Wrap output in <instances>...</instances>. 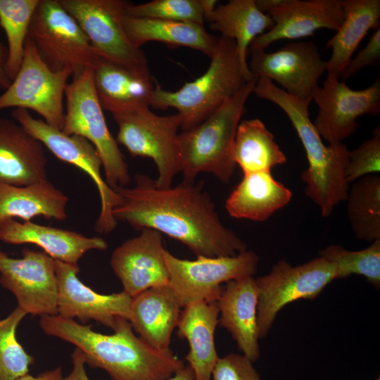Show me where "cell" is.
Returning <instances> with one entry per match:
<instances>
[{"label": "cell", "mask_w": 380, "mask_h": 380, "mask_svg": "<svg viewBox=\"0 0 380 380\" xmlns=\"http://www.w3.org/2000/svg\"><path fill=\"white\" fill-rule=\"evenodd\" d=\"M11 116L57 158L75 165L91 179L97 188L101 201L95 230L102 234L113 232L118 224L113 211L120 200L101 175L102 162L95 147L82 137L67 134L49 125L43 120L33 118L27 110L15 108Z\"/></svg>", "instance_id": "4fadbf2b"}, {"label": "cell", "mask_w": 380, "mask_h": 380, "mask_svg": "<svg viewBox=\"0 0 380 380\" xmlns=\"http://www.w3.org/2000/svg\"><path fill=\"white\" fill-rule=\"evenodd\" d=\"M255 4L274 25L253 40L251 53L265 51L279 40L313 36L319 29L337 31L344 18L341 0H255Z\"/></svg>", "instance_id": "2e32d148"}, {"label": "cell", "mask_w": 380, "mask_h": 380, "mask_svg": "<svg viewBox=\"0 0 380 380\" xmlns=\"http://www.w3.org/2000/svg\"><path fill=\"white\" fill-rule=\"evenodd\" d=\"M216 301L220 326L231 334L242 355L252 362L257 361L260 353L255 279L246 277L227 282Z\"/></svg>", "instance_id": "7402d4cb"}, {"label": "cell", "mask_w": 380, "mask_h": 380, "mask_svg": "<svg viewBox=\"0 0 380 380\" xmlns=\"http://www.w3.org/2000/svg\"><path fill=\"white\" fill-rule=\"evenodd\" d=\"M27 314L16 308L6 318L0 319V380H16L28 374L34 363L17 341L16 329Z\"/></svg>", "instance_id": "e575fe53"}, {"label": "cell", "mask_w": 380, "mask_h": 380, "mask_svg": "<svg viewBox=\"0 0 380 380\" xmlns=\"http://www.w3.org/2000/svg\"><path fill=\"white\" fill-rule=\"evenodd\" d=\"M336 279L334 265L320 256L297 266L281 260L268 274L256 279L259 339L266 336L285 305L299 299H315Z\"/></svg>", "instance_id": "8fae6325"}, {"label": "cell", "mask_w": 380, "mask_h": 380, "mask_svg": "<svg viewBox=\"0 0 380 380\" xmlns=\"http://www.w3.org/2000/svg\"><path fill=\"white\" fill-rule=\"evenodd\" d=\"M349 187L346 213L355 236L369 243L380 239V177L371 175Z\"/></svg>", "instance_id": "1f68e13d"}, {"label": "cell", "mask_w": 380, "mask_h": 380, "mask_svg": "<svg viewBox=\"0 0 380 380\" xmlns=\"http://www.w3.org/2000/svg\"><path fill=\"white\" fill-rule=\"evenodd\" d=\"M45 179L44 145L14 120L0 117V183L21 186Z\"/></svg>", "instance_id": "ffe728a7"}, {"label": "cell", "mask_w": 380, "mask_h": 380, "mask_svg": "<svg viewBox=\"0 0 380 380\" xmlns=\"http://www.w3.org/2000/svg\"><path fill=\"white\" fill-rule=\"evenodd\" d=\"M39 0H0V25L7 43L6 72L11 80L23 61L30 25Z\"/></svg>", "instance_id": "d6a6232c"}, {"label": "cell", "mask_w": 380, "mask_h": 380, "mask_svg": "<svg viewBox=\"0 0 380 380\" xmlns=\"http://www.w3.org/2000/svg\"><path fill=\"white\" fill-rule=\"evenodd\" d=\"M72 70H53L44 61L34 42L27 37L20 68L8 87L0 95V111L8 108L32 110L49 125L62 130L63 97Z\"/></svg>", "instance_id": "ba28073f"}, {"label": "cell", "mask_w": 380, "mask_h": 380, "mask_svg": "<svg viewBox=\"0 0 380 380\" xmlns=\"http://www.w3.org/2000/svg\"><path fill=\"white\" fill-rule=\"evenodd\" d=\"M251 72L278 83L289 94L312 100L318 81L326 72V61L312 42H292L274 52H251Z\"/></svg>", "instance_id": "e0dca14e"}, {"label": "cell", "mask_w": 380, "mask_h": 380, "mask_svg": "<svg viewBox=\"0 0 380 380\" xmlns=\"http://www.w3.org/2000/svg\"><path fill=\"white\" fill-rule=\"evenodd\" d=\"M376 380H380V378L376 379Z\"/></svg>", "instance_id": "7bdbcfd3"}, {"label": "cell", "mask_w": 380, "mask_h": 380, "mask_svg": "<svg viewBox=\"0 0 380 380\" xmlns=\"http://www.w3.org/2000/svg\"><path fill=\"white\" fill-rule=\"evenodd\" d=\"M240 61L235 42L221 37L206 71L179 90H164L158 83L150 106L174 108L182 119L181 129H191L214 113L247 82L256 78Z\"/></svg>", "instance_id": "277c9868"}, {"label": "cell", "mask_w": 380, "mask_h": 380, "mask_svg": "<svg viewBox=\"0 0 380 380\" xmlns=\"http://www.w3.org/2000/svg\"><path fill=\"white\" fill-rule=\"evenodd\" d=\"M181 308L169 284L153 287L132 297L128 321L146 344L166 351L170 350Z\"/></svg>", "instance_id": "603a6c76"}, {"label": "cell", "mask_w": 380, "mask_h": 380, "mask_svg": "<svg viewBox=\"0 0 380 380\" xmlns=\"http://www.w3.org/2000/svg\"><path fill=\"white\" fill-rule=\"evenodd\" d=\"M39 326L46 334L75 346L85 364L104 369L112 380H165L184 367L171 350H157L137 336L125 318L110 335L58 315L42 316Z\"/></svg>", "instance_id": "7a4b0ae2"}, {"label": "cell", "mask_w": 380, "mask_h": 380, "mask_svg": "<svg viewBox=\"0 0 380 380\" xmlns=\"http://www.w3.org/2000/svg\"><path fill=\"white\" fill-rule=\"evenodd\" d=\"M0 241L14 245L34 244L53 259L75 265L88 251L108 248L101 237H87L74 231L15 219L0 224Z\"/></svg>", "instance_id": "44dd1931"}, {"label": "cell", "mask_w": 380, "mask_h": 380, "mask_svg": "<svg viewBox=\"0 0 380 380\" xmlns=\"http://www.w3.org/2000/svg\"><path fill=\"white\" fill-rule=\"evenodd\" d=\"M344 18L326 48L331 55L326 61L327 75L339 77L362 39L379 27V0H341Z\"/></svg>", "instance_id": "f1b7e54d"}, {"label": "cell", "mask_w": 380, "mask_h": 380, "mask_svg": "<svg viewBox=\"0 0 380 380\" xmlns=\"http://www.w3.org/2000/svg\"><path fill=\"white\" fill-rule=\"evenodd\" d=\"M72 369L71 372L63 377L62 380H90L84 368V357L82 352L75 348L72 353ZM193 371L189 366H184L177 372L172 376L165 380H194Z\"/></svg>", "instance_id": "ab89813d"}, {"label": "cell", "mask_w": 380, "mask_h": 380, "mask_svg": "<svg viewBox=\"0 0 380 380\" xmlns=\"http://www.w3.org/2000/svg\"><path fill=\"white\" fill-rule=\"evenodd\" d=\"M7 49L0 44V89H6L11 83L6 72Z\"/></svg>", "instance_id": "b9f144b4"}, {"label": "cell", "mask_w": 380, "mask_h": 380, "mask_svg": "<svg viewBox=\"0 0 380 380\" xmlns=\"http://www.w3.org/2000/svg\"><path fill=\"white\" fill-rule=\"evenodd\" d=\"M55 265L58 315L82 324L94 320L113 330L120 319H129L132 297L124 291L100 294L79 279L78 265L56 260Z\"/></svg>", "instance_id": "ac0fdd59"}, {"label": "cell", "mask_w": 380, "mask_h": 380, "mask_svg": "<svg viewBox=\"0 0 380 380\" xmlns=\"http://www.w3.org/2000/svg\"><path fill=\"white\" fill-rule=\"evenodd\" d=\"M0 284L27 315H57L55 260L44 251L24 248L22 258H15L0 246Z\"/></svg>", "instance_id": "9a60e30c"}, {"label": "cell", "mask_w": 380, "mask_h": 380, "mask_svg": "<svg viewBox=\"0 0 380 380\" xmlns=\"http://www.w3.org/2000/svg\"><path fill=\"white\" fill-rule=\"evenodd\" d=\"M205 20L211 30L235 42L240 61L248 71L251 70L246 59L251 42L274 25L271 17L258 8L255 0H231L218 4Z\"/></svg>", "instance_id": "f546056e"}, {"label": "cell", "mask_w": 380, "mask_h": 380, "mask_svg": "<svg viewBox=\"0 0 380 380\" xmlns=\"http://www.w3.org/2000/svg\"><path fill=\"white\" fill-rule=\"evenodd\" d=\"M63 378L61 367H58L53 369L45 371L37 376L27 374L16 380H62Z\"/></svg>", "instance_id": "60d3db41"}, {"label": "cell", "mask_w": 380, "mask_h": 380, "mask_svg": "<svg viewBox=\"0 0 380 380\" xmlns=\"http://www.w3.org/2000/svg\"><path fill=\"white\" fill-rule=\"evenodd\" d=\"M234 159L243 174L271 172L286 162L274 137L258 118L240 122L234 140Z\"/></svg>", "instance_id": "4dcf8cb0"}, {"label": "cell", "mask_w": 380, "mask_h": 380, "mask_svg": "<svg viewBox=\"0 0 380 380\" xmlns=\"http://www.w3.org/2000/svg\"><path fill=\"white\" fill-rule=\"evenodd\" d=\"M312 99L319 107L313 124L321 138L329 144L341 143L356 132L359 117L379 115L380 77L367 88L353 90L339 77L327 75Z\"/></svg>", "instance_id": "5bb4252c"}, {"label": "cell", "mask_w": 380, "mask_h": 380, "mask_svg": "<svg viewBox=\"0 0 380 380\" xmlns=\"http://www.w3.org/2000/svg\"><path fill=\"white\" fill-rule=\"evenodd\" d=\"M379 172L380 127L378 126L374 129L371 138L350 151L346 177L350 184L363 177Z\"/></svg>", "instance_id": "8d00e7d4"}, {"label": "cell", "mask_w": 380, "mask_h": 380, "mask_svg": "<svg viewBox=\"0 0 380 380\" xmlns=\"http://www.w3.org/2000/svg\"><path fill=\"white\" fill-rule=\"evenodd\" d=\"M219 315L216 300L196 302L181 311L177 334L188 342L189 352L185 360L193 371L194 380H211L219 358L215 344Z\"/></svg>", "instance_id": "d4e9b609"}, {"label": "cell", "mask_w": 380, "mask_h": 380, "mask_svg": "<svg viewBox=\"0 0 380 380\" xmlns=\"http://www.w3.org/2000/svg\"><path fill=\"white\" fill-rule=\"evenodd\" d=\"M122 23L127 37L138 48L148 42L156 41L169 46L189 47L210 58L219 41L203 25L194 23L135 18L125 14Z\"/></svg>", "instance_id": "83f0119b"}, {"label": "cell", "mask_w": 380, "mask_h": 380, "mask_svg": "<svg viewBox=\"0 0 380 380\" xmlns=\"http://www.w3.org/2000/svg\"><path fill=\"white\" fill-rule=\"evenodd\" d=\"M65 96L66 110L62 131L88 140L102 162L105 181L114 189L131 182L128 165L109 131L94 82V68H89L72 76Z\"/></svg>", "instance_id": "8992f818"}, {"label": "cell", "mask_w": 380, "mask_h": 380, "mask_svg": "<svg viewBox=\"0 0 380 380\" xmlns=\"http://www.w3.org/2000/svg\"><path fill=\"white\" fill-rule=\"evenodd\" d=\"M164 258L169 286L182 308L199 301L217 300L223 283L253 277L259 262L258 255L248 250L234 256L197 257L194 260L177 258L165 250Z\"/></svg>", "instance_id": "30bf717a"}, {"label": "cell", "mask_w": 380, "mask_h": 380, "mask_svg": "<svg viewBox=\"0 0 380 380\" xmlns=\"http://www.w3.org/2000/svg\"><path fill=\"white\" fill-rule=\"evenodd\" d=\"M41 56L53 70L70 68L72 76L94 68L102 57L60 0H39L28 32Z\"/></svg>", "instance_id": "9c48e42d"}, {"label": "cell", "mask_w": 380, "mask_h": 380, "mask_svg": "<svg viewBox=\"0 0 380 380\" xmlns=\"http://www.w3.org/2000/svg\"><path fill=\"white\" fill-rule=\"evenodd\" d=\"M68 198L48 179L26 186L0 183V224L8 219L24 222L35 217L65 220Z\"/></svg>", "instance_id": "4316f807"}, {"label": "cell", "mask_w": 380, "mask_h": 380, "mask_svg": "<svg viewBox=\"0 0 380 380\" xmlns=\"http://www.w3.org/2000/svg\"><path fill=\"white\" fill-rule=\"evenodd\" d=\"M258 77L196 127L179 134L183 179L194 182L200 173H210L227 184L234 172V144L245 104L253 93Z\"/></svg>", "instance_id": "5b68a950"}, {"label": "cell", "mask_w": 380, "mask_h": 380, "mask_svg": "<svg viewBox=\"0 0 380 380\" xmlns=\"http://www.w3.org/2000/svg\"><path fill=\"white\" fill-rule=\"evenodd\" d=\"M291 198L292 192L270 171L245 173L227 198L225 208L234 218L263 222Z\"/></svg>", "instance_id": "484cf974"}, {"label": "cell", "mask_w": 380, "mask_h": 380, "mask_svg": "<svg viewBox=\"0 0 380 380\" xmlns=\"http://www.w3.org/2000/svg\"><path fill=\"white\" fill-rule=\"evenodd\" d=\"M319 256L334 265L336 279L362 275L376 289L380 288V239L356 251L330 245L320 251Z\"/></svg>", "instance_id": "836d02e7"}, {"label": "cell", "mask_w": 380, "mask_h": 380, "mask_svg": "<svg viewBox=\"0 0 380 380\" xmlns=\"http://www.w3.org/2000/svg\"><path fill=\"white\" fill-rule=\"evenodd\" d=\"M112 115L118 127V144L125 146L133 157L151 158L158 173L156 184L163 188L171 186L174 178L182 170L179 115H158L148 106Z\"/></svg>", "instance_id": "52a82bcc"}, {"label": "cell", "mask_w": 380, "mask_h": 380, "mask_svg": "<svg viewBox=\"0 0 380 380\" xmlns=\"http://www.w3.org/2000/svg\"><path fill=\"white\" fill-rule=\"evenodd\" d=\"M125 15L199 25H203L205 21L203 0H153L138 5L130 3Z\"/></svg>", "instance_id": "d590c367"}, {"label": "cell", "mask_w": 380, "mask_h": 380, "mask_svg": "<svg viewBox=\"0 0 380 380\" xmlns=\"http://www.w3.org/2000/svg\"><path fill=\"white\" fill-rule=\"evenodd\" d=\"M140 232L139 236L117 247L110 260L123 291L131 297L150 288L169 284L163 234L147 228Z\"/></svg>", "instance_id": "d6986e66"}, {"label": "cell", "mask_w": 380, "mask_h": 380, "mask_svg": "<svg viewBox=\"0 0 380 380\" xmlns=\"http://www.w3.org/2000/svg\"><path fill=\"white\" fill-rule=\"evenodd\" d=\"M77 22L96 53L130 70L151 72L145 53L134 46L122 18L130 2L123 0H60Z\"/></svg>", "instance_id": "7c38bea8"}, {"label": "cell", "mask_w": 380, "mask_h": 380, "mask_svg": "<svg viewBox=\"0 0 380 380\" xmlns=\"http://www.w3.org/2000/svg\"><path fill=\"white\" fill-rule=\"evenodd\" d=\"M253 93L279 106L290 120L308 162V168L301 174L306 184L305 194L319 208L323 217H329L347 197L349 149L343 142L328 146L323 143L310 118L311 100L293 96L265 77L258 78Z\"/></svg>", "instance_id": "3957f363"}, {"label": "cell", "mask_w": 380, "mask_h": 380, "mask_svg": "<svg viewBox=\"0 0 380 380\" xmlns=\"http://www.w3.org/2000/svg\"><path fill=\"white\" fill-rule=\"evenodd\" d=\"M253 363L243 355L229 353L218 358L211 380H261Z\"/></svg>", "instance_id": "74e56055"}, {"label": "cell", "mask_w": 380, "mask_h": 380, "mask_svg": "<svg viewBox=\"0 0 380 380\" xmlns=\"http://www.w3.org/2000/svg\"><path fill=\"white\" fill-rule=\"evenodd\" d=\"M380 63V27L376 28L366 46L351 58L339 78L346 82L367 66H378Z\"/></svg>", "instance_id": "f35d334b"}, {"label": "cell", "mask_w": 380, "mask_h": 380, "mask_svg": "<svg viewBox=\"0 0 380 380\" xmlns=\"http://www.w3.org/2000/svg\"><path fill=\"white\" fill-rule=\"evenodd\" d=\"M120 197L113 215L137 230L151 229L186 246L196 257L234 256L246 243L220 219L203 182L167 188L144 174L134 176L132 187L113 189Z\"/></svg>", "instance_id": "6da1fadb"}, {"label": "cell", "mask_w": 380, "mask_h": 380, "mask_svg": "<svg viewBox=\"0 0 380 380\" xmlns=\"http://www.w3.org/2000/svg\"><path fill=\"white\" fill-rule=\"evenodd\" d=\"M94 82L103 110L112 114L150 106L158 84L151 72L130 70L103 58L94 68Z\"/></svg>", "instance_id": "cb8c5ba5"}]
</instances>
